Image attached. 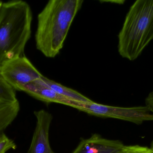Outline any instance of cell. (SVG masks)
<instances>
[{
	"mask_svg": "<svg viewBox=\"0 0 153 153\" xmlns=\"http://www.w3.org/2000/svg\"><path fill=\"white\" fill-rule=\"evenodd\" d=\"M82 0H50L38 15L35 34L37 49L54 58L63 47L72 23Z\"/></svg>",
	"mask_w": 153,
	"mask_h": 153,
	"instance_id": "1",
	"label": "cell"
},
{
	"mask_svg": "<svg viewBox=\"0 0 153 153\" xmlns=\"http://www.w3.org/2000/svg\"><path fill=\"white\" fill-rule=\"evenodd\" d=\"M74 108L100 117L117 119L141 125L153 121V114L146 106L123 107L99 104L93 101L77 102Z\"/></svg>",
	"mask_w": 153,
	"mask_h": 153,
	"instance_id": "4",
	"label": "cell"
},
{
	"mask_svg": "<svg viewBox=\"0 0 153 153\" xmlns=\"http://www.w3.org/2000/svg\"><path fill=\"white\" fill-rule=\"evenodd\" d=\"M39 80L43 84L53 90L58 94L70 99L82 102H88L92 101L76 91L50 80L44 75Z\"/></svg>",
	"mask_w": 153,
	"mask_h": 153,
	"instance_id": "10",
	"label": "cell"
},
{
	"mask_svg": "<svg viewBox=\"0 0 153 153\" xmlns=\"http://www.w3.org/2000/svg\"><path fill=\"white\" fill-rule=\"evenodd\" d=\"M36 124L27 153H55L49 143V133L53 120L52 114L44 110L34 111Z\"/></svg>",
	"mask_w": 153,
	"mask_h": 153,
	"instance_id": "6",
	"label": "cell"
},
{
	"mask_svg": "<svg viewBox=\"0 0 153 153\" xmlns=\"http://www.w3.org/2000/svg\"><path fill=\"white\" fill-rule=\"evenodd\" d=\"M20 91L24 92L47 103H59L74 108L77 102L58 94L43 84L39 79L26 84L21 89Z\"/></svg>",
	"mask_w": 153,
	"mask_h": 153,
	"instance_id": "8",
	"label": "cell"
},
{
	"mask_svg": "<svg viewBox=\"0 0 153 153\" xmlns=\"http://www.w3.org/2000/svg\"><path fill=\"white\" fill-rule=\"evenodd\" d=\"M126 146L119 140H110L94 134L81 140L72 153H121Z\"/></svg>",
	"mask_w": 153,
	"mask_h": 153,
	"instance_id": "7",
	"label": "cell"
},
{
	"mask_svg": "<svg viewBox=\"0 0 153 153\" xmlns=\"http://www.w3.org/2000/svg\"><path fill=\"white\" fill-rule=\"evenodd\" d=\"M2 103H3V102H2ZM1 103H0V104H1Z\"/></svg>",
	"mask_w": 153,
	"mask_h": 153,
	"instance_id": "18",
	"label": "cell"
},
{
	"mask_svg": "<svg viewBox=\"0 0 153 153\" xmlns=\"http://www.w3.org/2000/svg\"><path fill=\"white\" fill-rule=\"evenodd\" d=\"M32 13L25 1L2 3L0 7V65L24 55L31 34Z\"/></svg>",
	"mask_w": 153,
	"mask_h": 153,
	"instance_id": "2",
	"label": "cell"
},
{
	"mask_svg": "<svg viewBox=\"0 0 153 153\" xmlns=\"http://www.w3.org/2000/svg\"><path fill=\"white\" fill-rule=\"evenodd\" d=\"M121 153H153L151 148L139 145L126 146Z\"/></svg>",
	"mask_w": 153,
	"mask_h": 153,
	"instance_id": "13",
	"label": "cell"
},
{
	"mask_svg": "<svg viewBox=\"0 0 153 153\" xmlns=\"http://www.w3.org/2000/svg\"><path fill=\"white\" fill-rule=\"evenodd\" d=\"M150 148H151V150H152V151L153 152V140L152 141V143H151V147H150Z\"/></svg>",
	"mask_w": 153,
	"mask_h": 153,
	"instance_id": "15",
	"label": "cell"
},
{
	"mask_svg": "<svg viewBox=\"0 0 153 153\" xmlns=\"http://www.w3.org/2000/svg\"><path fill=\"white\" fill-rule=\"evenodd\" d=\"M118 51L134 61L153 40V0H137L131 5L118 35Z\"/></svg>",
	"mask_w": 153,
	"mask_h": 153,
	"instance_id": "3",
	"label": "cell"
},
{
	"mask_svg": "<svg viewBox=\"0 0 153 153\" xmlns=\"http://www.w3.org/2000/svg\"><path fill=\"white\" fill-rule=\"evenodd\" d=\"M17 146L14 141L5 134L0 137V153H5L9 150H15Z\"/></svg>",
	"mask_w": 153,
	"mask_h": 153,
	"instance_id": "12",
	"label": "cell"
},
{
	"mask_svg": "<svg viewBox=\"0 0 153 153\" xmlns=\"http://www.w3.org/2000/svg\"><path fill=\"white\" fill-rule=\"evenodd\" d=\"M2 102H4L2 101L1 100H0V103H2Z\"/></svg>",
	"mask_w": 153,
	"mask_h": 153,
	"instance_id": "17",
	"label": "cell"
},
{
	"mask_svg": "<svg viewBox=\"0 0 153 153\" xmlns=\"http://www.w3.org/2000/svg\"><path fill=\"white\" fill-rule=\"evenodd\" d=\"M2 3V1H0V7H1V5Z\"/></svg>",
	"mask_w": 153,
	"mask_h": 153,
	"instance_id": "16",
	"label": "cell"
},
{
	"mask_svg": "<svg viewBox=\"0 0 153 153\" xmlns=\"http://www.w3.org/2000/svg\"><path fill=\"white\" fill-rule=\"evenodd\" d=\"M0 100L5 102H12L18 100L15 90L5 81L1 72L0 65Z\"/></svg>",
	"mask_w": 153,
	"mask_h": 153,
	"instance_id": "11",
	"label": "cell"
},
{
	"mask_svg": "<svg viewBox=\"0 0 153 153\" xmlns=\"http://www.w3.org/2000/svg\"><path fill=\"white\" fill-rule=\"evenodd\" d=\"M146 106H147L153 114V90L148 94L145 99Z\"/></svg>",
	"mask_w": 153,
	"mask_h": 153,
	"instance_id": "14",
	"label": "cell"
},
{
	"mask_svg": "<svg viewBox=\"0 0 153 153\" xmlns=\"http://www.w3.org/2000/svg\"><path fill=\"white\" fill-rule=\"evenodd\" d=\"M1 72L5 81L15 91L40 79L43 75L25 56L10 59L1 65Z\"/></svg>",
	"mask_w": 153,
	"mask_h": 153,
	"instance_id": "5",
	"label": "cell"
},
{
	"mask_svg": "<svg viewBox=\"0 0 153 153\" xmlns=\"http://www.w3.org/2000/svg\"><path fill=\"white\" fill-rule=\"evenodd\" d=\"M20 110L19 101L0 104V137L14 121Z\"/></svg>",
	"mask_w": 153,
	"mask_h": 153,
	"instance_id": "9",
	"label": "cell"
}]
</instances>
